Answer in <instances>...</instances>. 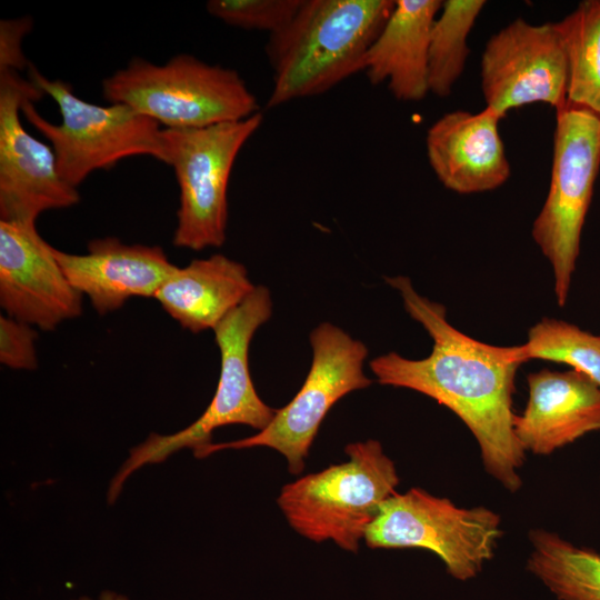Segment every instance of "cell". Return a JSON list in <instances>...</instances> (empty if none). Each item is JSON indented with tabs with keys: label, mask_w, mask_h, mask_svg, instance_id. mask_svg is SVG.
<instances>
[{
	"label": "cell",
	"mask_w": 600,
	"mask_h": 600,
	"mask_svg": "<svg viewBox=\"0 0 600 600\" xmlns=\"http://www.w3.org/2000/svg\"><path fill=\"white\" fill-rule=\"evenodd\" d=\"M386 281L399 291L406 311L427 330L433 346L419 360L397 352L372 359L378 382L418 391L451 410L476 438L486 471L506 490L518 491L526 454L513 430L514 378L523 363L519 346L476 340L454 328L446 308L419 294L409 278Z\"/></svg>",
	"instance_id": "1"
},
{
	"label": "cell",
	"mask_w": 600,
	"mask_h": 600,
	"mask_svg": "<svg viewBox=\"0 0 600 600\" xmlns=\"http://www.w3.org/2000/svg\"><path fill=\"white\" fill-rule=\"evenodd\" d=\"M394 6V0H303L293 19L269 34L273 88L268 107L321 94L362 71Z\"/></svg>",
	"instance_id": "2"
},
{
	"label": "cell",
	"mask_w": 600,
	"mask_h": 600,
	"mask_svg": "<svg viewBox=\"0 0 600 600\" xmlns=\"http://www.w3.org/2000/svg\"><path fill=\"white\" fill-rule=\"evenodd\" d=\"M102 96L167 129L203 128L259 112L256 96L236 70L186 53L163 64L131 59L102 81Z\"/></svg>",
	"instance_id": "3"
},
{
	"label": "cell",
	"mask_w": 600,
	"mask_h": 600,
	"mask_svg": "<svg viewBox=\"0 0 600 600\" xmlns=\"http://www.w3.org/2000/svg\"><path fill=\"white\" fill-rule=\"evenodd\" d=\"M272 314V300L268 288L254 290L233 309L214 329L220 350L221 370L213 398L204 412L190 426L172 434L151 433L130 450L108 489V503L112 504L126 480L146 464L164 461L182 448L193 453L212 443V432L223 426L243 424L264 429L277 409L262 401L256 391L249 370V347L256 331Z\"/></svg>",
	"instance_id": "4"
},
{
	"label": "cell",
	"mask_w": 600,
	"mask_h": 600,
	"mask_svg": "<svg viewBox=\"0 0 600 600\" xmlns=\"http://www.w3.org/2000/svg\"><path fill=\"white\" fill-rule=\"evenodd\" d=\"M344 452L347 461L283 486L277 503L300 536L357 552L381 504L396 492L399 477L377 440L349 443Z\"/></svg>",
	"instance_id": "5"
},
{
	"label": "cell",
	"mask_w": 600,
	"mask_h": 600,
	"mask_svg": "<svg viewBox=\"0 0 600 600\" xmlns=\"http://www.w3.org/2000/svg\"><path fill=\"white\" fill-rule=\"evenodd\" d=\"M28 70V79L57 103L61 121L46 120L30 99L21 113L49 140L67 183L78 188L93 171L129 157L149 156L167 164L163 129L158 122L122 103L99 106L82 100L67 82L46 78L32 64Z\"/></svg>",
	"instance_id": "6"
},
{
	"label": "cell",
	"mask_w": 600,
	"mask_h": 600,
	"mask_svg": "<svg viewBox=\"0 0 600 600\" xmlns=\"http://www.w3.org/2000/svg\"><path fill=\"white\" fill-rule=\"evenodd\" d=\"M600 169V117L567 102L556 110L549 190L532 239L551 264L559 306L568 300L581 232Z\"/></svg>",
	"instance_id": "7"
},
{
	"label": "cell",
	"mask_w": 600,
	"mask_h": 600,
	"mask_svg": "<svg viewBox=\"0 0 600 600\" xmlns=\"http://www.w3.org/2000/svg\"><path fill=\"white\" fill-rule=\"evenodd\" d=\"M502 536L498 513L461 508L447 498L411 488L381 504L367 529L371 549L420 548L436 553L448 573L460 581L476 578L492 559Z\"/></svg>",
	"instance_id": "8"
},
{
	"label": "cell",
	"mask_w": 600,
	"mask_h": 600,
	"mask_svg": "<svg viewBox=\"0 0 600 600\" xmlns=\"http://www.w3.org/2000/svg\"><path fill=\"white\" fill-rule=\"evenodd\" d=\"M262 120L258 112L203 128L163 129L167 164L174 170L180 191L176 247L200 251L223 244L232 167Z\"/></svg>",
	"instance_id": "9"
},
{
	"label": "cell",
	"mask_w": 600,
	"mask_h": 600,
	"mask_svg": "<svg viewBox=\"0 0 600 600\" xmlns=\"http://www.w3.org/2000/svg\"><path fill=\"white\" fill-rule=\"evenodd\" d=\"M312 362L297 394L258 433L236 441L210 443L194 452L198 459L224 449L268 447L281 453L292 474L304 468V459L329 410L346 394L369 387L363 372L368 349L341 328L322 322L310 333Z\"/></svg>",
	"instance_id": "10"
},
{
	"label": "cell",
	"mask_w": 600,
	"mask_h": 600,
	"mask_svg": "<svg viewBox=\"0 0 600 600\" xmlns=\"http://www.w3.org/2000/svg\"><path fill=\"white\" fill-rule=\"evenodd\" d=\"M43 93L19 71H0V220L36 223L44 211L79 202L77 188L60 176L51 146L22 126V104Z\"/></svg>",
	"instance_id": "11"
},
{
	"label": "cell",
	"mask_w": 600,
	"mask_h": 600,
	"mask_svg": "<svg viewBox=\"0 0 600 600\" xmlns=\"http://www.w3.org/2000/svg\"><path fill=\"white\" fill-rule=\"evenodd\" d=\"M486 107L500 116L531 103H567L568 62L558 22L518 18L489 38L480 61Z\"/></svg>",
	"instance_id": "12"
},
{
	"label": "cell",
	"mask_w": 600,
	"mask_h": 600,
	"mask_svg": "<svg viewBox=\"0 0 600 600\" xmlns=\"http://www.w3.org/2000/svg\"><path fill=\"white\" fill-rule=\"evenodd\" d=\"M36 223L0 220V304L8 317L44 331L78 318L82 294L67 279Z\"/></svg>",
	"instance_id": "13"
},
{
	"label": "cell",
	"mask_w": 600,
	"mask_h": 600,
	"mask_svg": "<svg viewBox=\"0 0 600 600\" xmlns=\"http://www.w3.org/2000/svg\"><path fill=\"white\" fill-rule=\"evenodd\" d=\"M502 118L488 107L477 113L454 110L428 129V161L447 189L461 194L480 193L509 179L511 168L499 132Z\"/></svg>",
	"instance_id": "14"
},
{
	"label": "cell",
	"mask_w": 600,
	"mask_h": 600,
	"mask_svg": "<svg viewBox=\"0 0 600 600\" xmlns=\"http://www.w3.org/2000/svg\"><path fill=\"white\" fill-rule=\"evenodd\" d=\"M71 286L103 316L132 297H153L178 268L159 246L127 244L114 237L94 239L84 254L53 249Z\"/></svg>",
	"instance_id": "15"
},
{
	"label": "cell",
	"mask_w": 600,
	"mask_h": 600,
	"mask_svg": "<svg viewBox=\"0 0 600 600\" xmlns=\"http://www.w3.org/2000/svg\"><path fill=\"white\" fill-rule=\"evenodd\" d=\"M529 398L513 430L524 452L548 456L600 431V388L576 370L548 369L528 376Z\"/></svg>",
	"instance_id": "16"
},
{
	"label": "cell",
	"mask_w": 600,
	"mask_h": 600,
	"mask_svg": "<svg viewBox=\"0 0 600 600\" xmlns=\"http://www.w3.org/2000/svg\"><path fill=\"white\" fill-rule=\"evenodd\" d=\"M440 0H397L393 11L367 51L362 71L371 84L387 83L392 96L417 102L429 91L430 31Z\"/></svg>",
	"instance_id": "17"
},
{
	"label": "cell",
	"mask_w": 600,
	"mask_h": 600,
	"mask_svg": "<svg viewBox=\"0 0 600 600\" xmlns=\"http://www.w3.org/2000/svg\"><path fill=\"white\" fill-rule=\"evenodd\" d=\"M256 286L243 264L223 254L194 259L164 281L154 298L183 329H214Z\"/></svg>",
	"instance_id": "18"
},
{
	"label": "cell",
	"mask_w": 600,
	"mask_h": 600,
	"mask_svg": "<svg viewBox=\"0 0 600 600\" xmlns=\"http://www.w3.org/2000/svg\"><path fill=\"white\" fill-rule=\"evenodd\" d=\"M527 569L558 600H600V553L533 529Z\"/></svg>",
	"instance_id": "19"
},
{
	"label": "cell",
	"mask_w": 600,
	"mask_h": 600,
	"mask_svg": "<svg viewBox=\"0 0 600 600\" xmlns=\"http://www.w3.org/2000/svg\"><path fill=\"white\" fill-rule=\"evenodd\" d=\"M558 26L568 62L567 102L600 117V0L581 1Z\"/></svg>",
	"instance_id": "20"
},
{
	"label": "cell",
	"mask_w": 600,
	"mask_h": 600,
	"mask_svg": "<svg viewBox=\"0 0 600 600\" xmlns=\"http://www.w3.org/2000/svg\"><path fill=\"white\" fill-rule=\"evenodd\" d=\"M484 6L483 0L442 1L429 41L428 81L433 94H451L470 53L468 36Z\"/></svg>",
	"instance_id": "21"
},
{
	"label": "cell",
	"mask_w": 600,
	"mask_h": 600,
	"mask_svg": "<svg viewBox=\"0 0 600 600\" xmlns=\"http://www.w3.org/2000/svg\"><path fill=\"white\" fill-rule=\"evenodd\" d=\"M523 362L541 359L568 364L600 388V336L572 323L544 318L530 328L519 346Z\"/></svg>",
	"instance_id": "22"
},
{
	"label": "cell",
	"mask_w": 600,
	"mask_h": 600,
	"mask_svg": "<svg viewBox=\"0 0 600 600\" xmlns=\"http://www.w3.org/2000/svg\"><path fill=\"white\" fill-rule=\"evenodd\" d=\"M302 3L303 0H210L206 8L210 16L229 26L272 34L293 19Z\"/></svg>",
	"instance_id": "23"
},
{
	"label": "cell",
	"mask_w": 600,
	"mask_h": 600,
	"mask_svg": "<svg viewBox=\"0 0 600 600\" xmlns=\"http://www.w3.org/2000/svg\"><path fill=\"white\" fill-rule=\"evenodd\" d=\"M38 338L32 326L8 316L0 317V362L11 369L34 370Z\"/></svg>",
	"instance_id": "24"
},
{
	"label": "cell",
	"mask_w": 600,
	"mask_h": 600,
	"mask_svg": "<svg viewBox=\"0 0 600 600\" xmlns=\"http://www.w3.org/2000/svg\"><path fill=\"white\" fill-rule=\"evenodd\" d=\"M32 22L28 18L16 20H1L0 23V71H20L28 63L22 52V39L31 29Z\"/></svg>",
	"instance_id": "25"
},
{
	"label": "cell",
	"mask_w": 600,
	"mask_h": 600,
	"mask_svg": "<svg viewBox=\"0 0 600 600\" xmlns=\"http://www.w3.org/2000/svg\"><path fill=\"white\" fill-rule=\"evenodd\" d=\"M74 600H93L89 597H80ZM97 600H130L127 596L117 593L114 591H104L102 592Z\"/></svg>",
	"instance_id": "26"
}]
</instances>
